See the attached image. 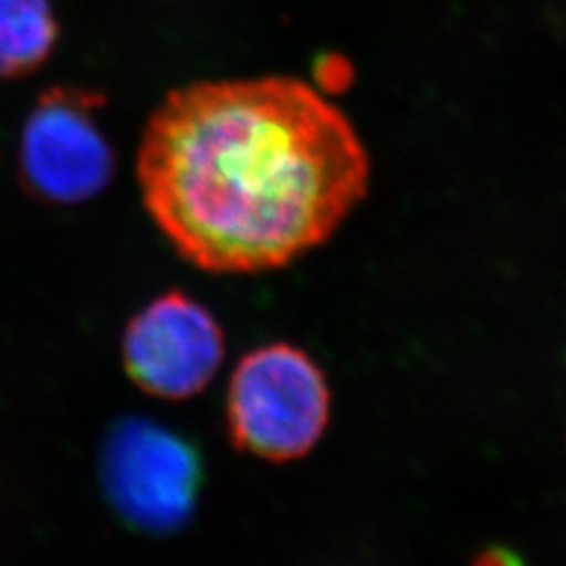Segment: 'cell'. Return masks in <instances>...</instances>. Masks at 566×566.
<instances>
[{
  "instance_id": "4",
  "label": "cell",
  "mask_w": 566,
  "mask_h": 566,
  "mask_svg": "<svg viewBox=\"0 0 566 566\" xmlns=\"http://www.w3.org/2000/svg\"><path fill=\"white\" fill-rule=\"evenodd\" d=\"M105 97L82 86L44 91L23 122L21 185L55 206L88 202L109 185L116 154L102 126Z\"/></svg>"
},
{
  "instance_id": "6",
  "label": "cell",
  "mask_w": 566,
  "mask_h": 566,
  "mask_svg": "<svg viewBox=\"0 0 566 566\" xmlns=\"http://www.w3.org/2000/svg\"><path fill=\"white\" fill-rule=\"evenodd\" d=\"M60 42L51 0H0V81H18L42 67Z\"/></svg>"
},
{
  "instance_id": "5",
  "label": "cell",
  "mask_w": 566,
  "mask_h": 566,
  "mask_svg": "<svg viewBox=\"0 0 566 566\" xmlns=\"http://www.w3.org/2000/svg\"><path fill=\"white\" fill-rule=\"evenodd\" d=\"M122 359L143 392L182 401L212 382L224 359L223 327L185 292H164L124 329Z\"/></svg>"
},
{
  "instance_id": "7",
  "label": "cell",
  "mask_w": 566,
  "mask_h": 566,
  "mask_svg": "<svg viewBox=\"0 0 566 566\" xmlns=\"http://www.w3.org/2000/svg\"><path fill=\"white\" fill-rule=\"evenodd\" d=\"M474 566H523L521 565V560L514 556V554H510L506 549H491V552H485Z\"/></svg>"
},
{
  "instance_id": "3",
  "label": "cell",
  "mask_w": 566,
  "mask_h": 566,
  "mask_svg": "<svg viewBox=\"0 0 566 566\" xmlns=\"http://www.w3.org/2000/svg\"><path fill=\"white\" fill-rule=\"evenodd\" d=\"M102 485L124 525L168 535L191 518L202 489V460L181 434L145 418H122L102 451Z\"/></svg>"
},
{
  "instance_id": "2",
  "label": "cell",
  "mask_w": 566,
  "mask_h": 566,
  "mask_svg": "<svg viewBox=\"0 0 566 566\" xmlns=\"http://www.w3.org/2000/svg\"><path fill=\"white\" fill-rule=\"evenodd\" d=\"M224 409L233 446L266 462H290L324 437L332 395L324 369L303 348L263 344L240 359Z\"/></svg>"
},
{
  "instance_id": "1",
  "label": "cell",
  "mask_w": 566,
  "mask_h": 566,
  "mask_svg": "<svg viewBox=\"0 0 566 566\" xmlns=\"http://www.w3.org/2000/svg\"><path fill=\"white\" fill-rule=\"evenodd\" d=\"M369 175L353 122L294 76L170 91L137 156L149 217L210 273H263L308 254L364 200Z\"/></svg>"
}]
</instances>
